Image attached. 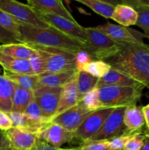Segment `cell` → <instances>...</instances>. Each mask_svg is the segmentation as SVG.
<instances>
[{
	"instance_id": "cell-1",
	"label": "cell",
	"mask_w": 149,
	"mask_h": 150,
	"mask_svg": "<svg viewBox=\"0 0 149 150\" xmlns=\"http://www.w3.org/2000/svg\"><path fill=\"white\" fill-rule=\"evenodd\" d=\"M105 62L149 89V45L121 42V48Z\"/></svg>"
},
{
	"instance_id": "cell-2",
	"label": "cell",
	"mask_w": 149,
	"mask_h": 150,
	"mask_svg": "<svg viewBox=\"0 0 149 150\" xmlns=\"http://www.w3.org/2000/svg\"><path fill=\"white\" fill-rule=\"evenodd\" d=\"M19 42L49 47L63 50L76 54L86 50V46L54 28L35 27L21 23L19 29Z\"/></svg>"
},
{
	"instance_id": "cell-3",
	"label": "cell",
	"mask_w": 149,
	"mask_h": 150,
	"mask_svg": "<svg viewBox=\"0 0 149 150\" xmlns=\"http://www.w3.org/2000/svg\"><path fill=\"white\" fill-rule=\"evenodd\" d=\"M145 86H107L99 89V97L104 108L127 107L137 105L142 97Z\"/></svg>"
},
{
	"instance_id": "cell-4",
	"label": "cell",
	"mask_w": 149,
	"mask_h": 150,
	"mask_svg": "<svg viewBox=\"0 0 149 150\" xmlns=\"http://www.w3.org/2000/svg\"><path fill=\"white\" fill-rule=\"evenodd\" d=\"M37 52L43 60L45 73L77 70L75 54L63 50L25 43Z\"/></svg>"
},
{
	"instance_id": "cell-5",
	"label": "cell",
	"mask_w": 149,
	"mask_h": 150,
	"mask_svg": "<svg viewBox=\"0 0 149 150\" xmlns=\"http://www.w3.org/2000/svg\"><path fill=\"white\" fill-rule=\"evenodd\" d=\"M89 39L86 52L94 60L105 61L107 58L114 55L121 48V42L110 38L106 34L95 27L85 28Z\"/></svg>"
},
{
	"instance_id": "cell-6",
	"label": "cell",
	"mask_w": 149,
	"mask_h": 150,
	"mask_svg": "<svg viewBox=\"0 0 149 150\" xmlns=\"http://www.w3.org/2000/svg\"><path fill=\"white\" fill-rule=\"evenodd\" d=\"M0 9L24 24L43 29L51 27L29 4L16 0H0Z\"/></svg>"
},
{
	"instance_id": "cell-7",
	"label": "cell",
	"mask_w": 149,
	"mask_h": 150,
	"mask_svg": "<svg viewBox=\"0 0 149 150\" xmlns=\"http://www.w3.org/2000/svg\"><path fill=\"white\" fill-rule=\"evenodd\" d=\"M38 14L39 15L41 18L51 27L82 42L83 45H86L87 49L89 39L86 30L85 28L78 24L77 21H72L57 15L45 14V13H38Z\"/></svg>"
},
{
	"instance_id": "cell-8",
	"label": "cell",
	"mask_w": 149,
	"mask_h": 150,
	"mask_svg": "<svg viewBox=\"0 0 149 150\" xmlns=\"http://www.w3.org/2000/svg\"><path fill=\"white\" fill-rule=\"evenodd\" d=\"M62 87L40 86L33 92L34 100L42 111L44 118L51 123L59 105Z\"/></svg>"
},
{
	"instance_id": "cell-9",
	"label": "cell",
	"mask_w": 149,
	"mask_h": 150,
	"mask_svg": "<svg viewBox=\"0 0 149 150\" xmlns=\"http://www.w3.org/2000/svg\"><path fill=\"white\" fill-rule=\"evenodd\" d=\"M125 108L126 107L124 106L114 108L111 114L106 119L100 130L89 142L111 140L122 135H127L126 133V127L124 123Z\"/></svg>"
},
{
	"instance_id": "cell-10",
	"label": "cell",
	"mask_w": 149,
	"mask_h": 150,
	"mask_svg": "<svg viewBox=\"0 0 149 150\" xmlns=\"http://www.w3.org/2000/svg\"><path fill=\"white\" fill-rule=\"evenodd\" d=\"M114 108H103L93 111L74 132V138L83 144L89 142L102 127Z\"/></svg>"
},
{
	"instance_id": "cell-11",
	"label": "cell",
	"mask_w": 149,
	"mask_h": 150,
	"mask_svg": "<svg viewBox=\"0 0 149 150\" xmlns=\"http://www.w3.org/2000/svg\"><path fill=\"white\" fill-rule=\"evenodd\" d=\"M92 112L85 108L79 100L74 106L53 119L51 123L58 125L67 131L74 133Z\"/></svg>"
},
{
	"instance_id": "cell-12",
	"label": "cell",
	"mask_w": 149,
	"mask_h": 150,
	"mask_svg": "<svg viewBox=\"0 0 149 150\" xmlns=\"http://www.w3.org/2000/svg\"><path fill=\"white\" fill-rule=\"evenodd\" d=\"M95 28L118 42H144L142 39L145 38L143 34L121 25L107 22L104 24L98 25Z\"/></svg>"
},
{
	"instance_id": "cell-13",
	"label": "cell",
	"mask_w": 149,
	"mask_h": 150,
	"mask_svg": "<svg viewBox=\"0 0 149 150\" xmlns=\"http://www.w3.org/2000/svg\"><path fill=\"white\" fill-rule=\"evenodd\" d=\"M39 140L46 142L54 147L61 148L63 144L70 142L74 138V133L67 131L58 125L51 123L37 134Z\"/></svg>"
},
{
	"instance_id": "cell-14",
	"label": "cell",
	"mask_w": 149,
	"mask_h": 150,
	"mask_svg": "<svg viewBox=\"0 0 149 150\" xmlns=\"http://www.w3.org/2000/svg\"><path fill=\"white\" fill-rule=\"evenodd\" d=\"M6 134L13 150H31L39 140L37 135L17 127H11Z\"/></svg>"
},
{
	"instance_id": "cell-15",
	"label": "cell",
	"mask_w": 149,
	"mask_h": 150,
	"mask_svg": "<svg viewBox=\"0 0 149 150\" xmlns=\"http://www.w3.org/2000/svg\"><path fill=\"white\" fill-rule=\"evenodd\" d=\"M28 4L37 13L53 14L76 21L63 4L62 0H26Z\"/></svg>"
},
{
	"instance_id": "cell-16",
	"label": "cell",
	"mask_w": 149,
	"mask_h": 150,
	"mask_svg": "<svg viewBox=\"0 0 149 150\" xmlns=\"http://www.w3.org/2000/svg\"><path fill=\"white\" fill-rule=\"evenodd\" d=\"M124 123L127 135L143 132V129L145 125L143 106L137 105L126 107L124 114Z\"/></svg>"
},
{
	"instance_id": "cell-17",
	"label": "cell",
	"mask_w": 149,
	"mask_h": 150,
	"mask_svg": "<svg viewBox=\"0 0 149 150\" xmlns=\"http://www.w3.org/2000/svg\"><path fill=\"white\" fill-rule=\"evenodd\" d=\"M79 100L80 99H79L78 92H77V74H76L68 83L62 86L59 105L53 118L62 114L64 111H67L72 107L74 106L76 104H77Z\"/></svg>"
},
{
	"instance_id": "cell-18",
	"label": "cell",
	"mask_w": 149,
	"mask_h": 150,
	"mask_svg": "<svg viewBox=\"0 0 149 150\" xmlns=\"http://www.w3.org/2000/svg\"><path fill=\"white\" fill-rule=\"evenodd\" d=\"M0 65L4 70L12 73L35 76L29 59L14 58L0 52Z\"/></svg>"
},
{
	"instance_id": "cell-19",
	"label": "cell",
	"mask_w": 149,
	"mask_h": 150,
	"mask_svg": "<svg viewBox=\"0 0 149 150\" xmlns=\"http://www.w3.org/2000/svg\"><path fill=\"white\" fill-rule=\"evenodd\" d=\"M77 73V70H69L61 73H44L37 76L38 82L41 86L62 87L68 83Z\"/></svg>"
},
{
	"instance_id": "cell-20",
	"label": "cell",
	"mask_w": 149,
	"mask_h": 150,
	"mask_svg": "<svg viewBox=\"0 0 149 150\" xmlns=\"http://www.w3.org/2000/svg\"><path fill=\"white\" fill-rule=\"evenodd\" d=\"M138 84L141 83L135 81L121 72L111 68L105 76L98 79L96 87L99 89L107 86H134Z\"/></svg>"
},
{
	"instance_id": "cell-21",
	"label": "cell",
	"mask_w": 149,
	"mask_h": 150,
	"mask_svg": "<svg viewBox=\"0 0 149 150\" xmlns=\"http://www.w3.org/2000/svg\"><path fill=\"white\" fill-rule=\"evenodd\" d=\"M138 14L133 7L127 4H118L115 7L112 18L113 21L124 27L136 25Z\"/></svg>"
},
{
	"instance_id": "cell-22",
	"label": "cell",
	"mask_w": 149,
	"mask_h": 150,
	"mask_svg": "<svg viewBox=\"0 0 149 150\" xmlns=\"http://www.w3.org/2000/svg\"><path fill=\"white\" fill-rule=\"evenodd\" d=\"M3 76L12 83H14L15 86L26 90L34 92L35 89L41 86L38 82L37 76L18 74L5 70H4Z\"/></svg>"
},
{
	"instance_id": "cell-23",
	"label": "cell",
	"mask_w": 149,
	"mask_h": 150,
	"mask_svg": "<svg viewBox=\"0 0 149 150\" xmlns=\"http://www.w3.org/2000/svg\"><path fill=\"white\" fill-rule=\"evenodd\" d=\"M15 84L0 75V111L5 113L12 111V99Z\"/></svg>"
},
{
	"instance_id": "cell-24",
	"label": "cell",
	"mask_w": 149,
	"mask_h": 150,
	"mask_svg": "<svg viewBox=\"0 0 149 150\" xmlns=\"http://www.w3.org/2000/svg\"><path fill=\"white\" fill-rule=\"evenodd\" d=\"M34 99L32 91L21 89L15 85L12 99V111L14 112L24 113L29 104Z\"/></svg>"
},
{
	"instance_id": "cell-25",
	"label": "cell",
	"mask_w": 149,
	"mask_h": 150,
	"mask_svg": "<svg viewBox=\"0 0 149 150\" xmlns=\"http://www.w3.org/2000/svg\"><path fill=\"white\" fill-rule=\"evenodd\" d=\"M0 52L14 58L29 59L35 53L34 50L22 42L0 45Z\"/></svg>"
},
{
	"instance_id": "cell-26",
	"label": "cell",
	"mask_w": 149,
	"mask_h": 150,
	"mask_svg": "<svg viewBox=\"0 0 149 150\" xmlns=\"http://www.w3.org/2000/svg\"><path fill=\"white\" fill-rule=\"evenodd\" d=\"M98 79L85 71H77V88L80 100L87 92L96 87Z\"/></svg>"
},
{
	"instance_id": "cell-27",
	"label": "cell",
	"mask_w": 149,
	"mask_h": 150,
	"mask_svg": "<svg viewBox=\"0 0 149 150\" xmlns=\"http://www.w3.org/2000/svg\"><path fill=\"white\" fill-rule=\"evenodd\" d=\"M85 4L97 14L105 18H111L115 7L99 0H74Z\"/></svg>"
},
{
	"instance_id": "cell-28",
	"label": "cell",
	"mask_w": 149,
	"mask_h": 150,
	"mask_svg": "<svg viewBox=\"0 0 149 150\" xmlns=\"http://www.w3.org/2000/svg\"><path fill=\"white\" fill-rule=\"evenodd\" d=\"M80 102L85 108L90 111H94L104 108L99 100V89L96 87L87 92L80 100Z\"/></svg>"
},
{
	"instance_id": "cell-29",
	"label": "cell",
	"mask_w": 149,
	"mask_h": 150,
	"mask_svg": "<svg viewBox=\"0 0 149 150\" xmlns=\"http://www.w3.org/2000/svg\"><path fill=\"white\" fill-rule=\"evenodd\" d=\"M111 69V66L102 60H93L86 66L83 71L91 76L100 79L107 74Z\"/></svg>"
},
{
	"instance_id": "cell-30",
	"label": "cell",
	"mask_w": 149,
	"mask_h": 150,
	"mask_svg": "<svg viewBox=\"0 0 149 150\" xmlns=\"http://www.w3.org/2000/svg\"><path fill=\"white\" fill-rule=\"evenodd\" d=\"M22 23L0 9V26L15 35L18 41L19 29ZM19 42V41H18Z\"/></svg>"
},
{
	"instance_id": "cell-31",
	"label": "cell",
	"mask_w": 149,
	"mask_h": 150,
	"mask_svg": "<svg viewBox=\"0 0 149 150\" xmlns=\"http://www.w3.org/2000/svg\"><path fill=\"white\" fill-rule=\"evenodd\" d=\"M13 124V127H20L30 132V122L25 113L10 111L7 113Z\"/></svg>"
},
{
	"instance_id": "cell-32",
	"label": "cell",
	"mask_w": 149,
	"mask_h": 150,
	"mask_svg": "<svg viewBox=\"0 0 149 150\" xmlns=\"http://www.w3.org/2000/svg\"><path fill=\"white\" fill-rule=\"evenodd\" d=\"M145 138L144 131L134 133L127 142L123 150H140L144 143Z\"/></svg>"
},
{
	"instance_id": "cell-33",
	"label": "cell",
	"mask_w": 149,
	"mask_h": 150,
	"mask_svg": "<svg viewBox=\"0 0 149 150\" xmlns=\"http://www.w3.org/2000/svg\"><path fill=\"white\" fill-rule=\"evenodd\" d=\"M137 21L136 25L144 32V37L149 40V10H137Z\"/></svg>"
},
{
	"instance_id": "cell-34",
	"label": "cell",
	"mask_w": 149,
	"mask_h": 150,
	"mask_svg": "<svg viewBox=\"0 0 149 150\" xmlns=\"http://www.w3.org/2000/svg\"><path fill=\"white\" fill-rule=\"evenodd\" d=\"M29 60L30 62L32 71L35 76H39V75L45 73L43 60L37 52L35 51L34 54L29 59Z\"/></svg>"
},
{
	"instance_id": "cell-35",
	"label": "cell",
	"mask_w": 149,
	"mask_h": 150,
	"mask_svg": "<svg viewBox=\"0 0 149 150\" xmlns=\"http://www.w3.org/2000/svg\"><path fill=\"white\" fill-rule=\"evenodd\" d=\"M82 150H113L110 145L109 140L93 141L84 143L81 146Z\"/></svg>"
},
{
	"instance_id": "cell-36",
	"label": "cell",
	"mask_w": 149,
	"mask_h": 150,
	"mask_svg": "<svg viewBox=\"0 0 149 150\" xmlns=\"http://www.w3.org/2000/svg\"><path fill=\"white\" fill-rule=\"evenodd\" d=\"M93 60L94 59L86 51H80L77 52L75 54L76 66H77V71H83L86 66Z\"/></svg>"
},
{
	"instance_id": "cell-37",
	"label": "cell",
	"mask_w": 149,
	"mask_h": 150,
	"mask_svg": "<svg viewBox=\"0 0 149 150\" xmlns=\"http://www.w3.org/2000/svg\"><path fill=\"white\" fill-rule=\"evenodd\" d=\"M132 135H122L109 140L111 148L113 150H123L127 142L129 140Z\"/></svg>"
},
{
	"instance_id": "cell-38",
	"label": "cell",
	"mask_w": 149,
	"mask_h": 150,
	"mask_svg": "<svg viewBox=\"0 0 149 150\" xmlns=\"http://www.w3.org/2000/svg\"><path fill=\"white\" fill-rule=\"evenodd\" d=\"M0 42L1 44L18 43L19 42L15 35L0 26Z\"/></svg>"
},
{
	"instance_id": "cell-39",
	"label": "cell",
	"mask_w": 149,
	"mask_h": 150,
	"mask_svg": "<svg viewBox=\"0 0 149 150\" xmlns=\"http://www.w3.org/2000/svg\"><path fill=\"white\" fill-rule=\"evenodd\" d=\"M125 4L133 7L136 11L149 10V0H125Z\"/></svg>"
},
{
	"instance_id": "cell-40",
	"label": "cell",
	"mask_w": 149,
	"mask_h": 150,
	"mask_svg": "<svg viewBox=\"0 0 149 150\" xmlns=\"http://www.w3.org/2000/svg\"><path fill=\"white\" fill-rule=\"evenodd\" d=\"M31 150H82L81 146L75 148H67V149H62V148H57L48 144L46 142L42 140H38L37 143L35 145L34 147Z\"/></svg>"
},
{
	"instance_id": "cell-41",
	"label": "cell",
	"mask_w": 149,
	"mask_h": 150,
	"mask_svg": "<svg viewBox=\"0 0 149 150\" xmlns=\"http://www.w3.org/2000/svg\"><path fill=\"white\" fill-rule=\"evenodd\" d=\"M11 127H13V124L10 117L7 113L0 111V130L6 132Z\"/></svg>"
},
{
	"instance_id": "cell-42",
	"label": "cell",
	"mask_w": 149,
	"mask_h": 150,
	"mask_svg": "<svg viewBox=\"0 0 149 150\" xmlns=\"http://www.w3.org/2000/svg\"><path fill=\"white\" fill-rule=\"evenodd\" d=\"M0 150H13L5 131L0 130Z\"/></svg>"
},
{
	"instance_id": "cell-43",
	"label": "cell",
	"mask_w": 149,
	"mask_h": 150,
	"mask_svg": "<svg viewBox=\"0 0 149 150\" xmlns=\"http://www.w3.org/2000/svg\"><path fill=\"white\" fill-rule=\"evenodd\" d=\"M143 111L145 120L146 130L149 132V103L145 106H143Z\"/></svg>"
},
{
	"instance_id": "cell-44",
	"label": "cell",
	"mask_w": 149,
	"mask_h": 150,
	"mask_svg": "<svg viewBox=\"0 0 149 150\" xmlns=\"http://www.w3.org/2000/svg\"><path fill=\"white\" fill-rule=\"evenodd\" d=\"M106 4H110V5L115 7L118 4H125V0H99Z\"/></svg>"
},
{
	"instance_id": "cell-45",
	"label": "cell",
	"mask_w": 149,
	"mask_h": 150,
	"mask_svg": "<svg viewBox=\"0 0 149 150\" xmlns=\"http://www.w3.org/2000/svg\"><path fill=\"white\" fill-rule=\"evenodd\" d=\"M144 133L145 134V138L144 143L140 150H149V132L148 130H145Z\"/></svg>"
},
{
	"instance_id": "cell-46",
	"label": "cell",
	"mask_w": 149,
	"mask_h": 150,
	"mask_svg": "<svg viewBox=\"0 0 149 150\" xmlns=\"http://www.w3.org/2000/svg\"><path fill=\"white\" fill-rule=\"evenodd\" d=\"M66 1H72V0H66ZM73 1H74V0H73Z\"/></svg>"
}]
</instances>
